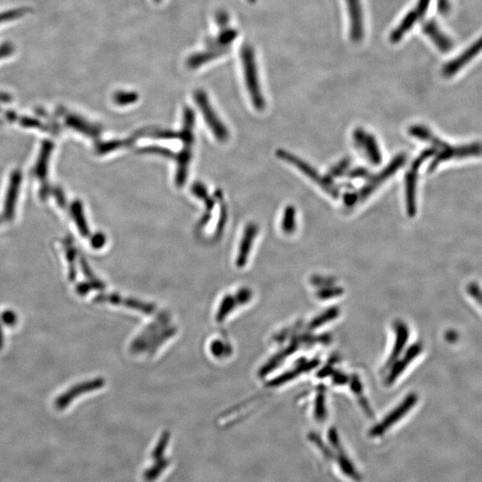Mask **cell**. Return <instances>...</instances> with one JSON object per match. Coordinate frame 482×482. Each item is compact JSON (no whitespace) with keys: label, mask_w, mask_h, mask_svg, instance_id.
Here are the masks:
<instances>
[{"label":"cell","mask_w":482,"mask_h":482,"mask_svg":"<svg viewBox=\"0 0 482 482\" xmlns=\"http://www.w3.org/2000/svg\"><path fill=\"white\" fill-rule=\"evenodd\" d=\"M100 386L101 381L100 379L82 383V384L75 386V387L70 389L69 391H67L57 398L55 407L59 410L66 409L68 405L73 401V399L77 398L78 396L84 394V392L93 391V389L100 388Z\"/></svg>","instance_id":"cell-13"},{"label":"cell","mask_w":482,"mask_h":482,"mask_svg":"<svg viewBox=\"0 0 482 482\" xmlns=\"http://www.w3.org/2000/svg\"><path fill=\"white\" fill-rule=\"evenodd\" d=\"M310 439L312 442H314L316 446H317V448L320 449L322 454L324 455V458H326L327 460H333V459H335L333 453L331 452V450L329 449L327 446L321 442V439H319L317 436L312 435Z\"/></svg>","instance_id":"cell-29"},{"label":"cell","mask_w":482,"mask_h":482,"mask_svg":"<svg viewBox=\"0 0 482 482\" xmlns=\"http://www.w3.org/2000/svg\"><path fill=\"white\" fill-rule=\"evenodd\" d=\"M52 146H53L51 144V142H45L43 151L40 153L39 161H38L36 167V174L37 176L40 179V180H45V177H46L47 162H49V158L51 150H52Z\"/></svg>","instance_id":"cell-22"},{"label":"cell","mask_w":482,"mask_h":482,"mask_svg":"<svg viewBox=\"0 0 482 482\" xmlns=\"http://www.w3.org/2000/svg\"><path fill=\"white\" fill-rule=\"evenodd\" d=\"M195 100H196L197 105H199L201 111H202L204 118L206 122L209 124L210 129L216 135V138L220 142H225L228 140L229 133L225 124L221 122L218 116H216V112L213 111L212 105H210L209 98L203 91H197L195 92Z\"/></svg>","instance_id":"cell-6"},{"label":"cell","mask_w":482,"mask_h":482,"mask_svg":"<svg viewBox=\"0 0 482 482\" xmlns=\"http://www.w3.org/2000/svg\"><path fill=\"white\" fill-rule=\"evenodd\" d=\"M416 395H411L410 397H408L407 400L404 402L403 405H401L400 408H398V409L396 410L394 413L389 414V416L386 418L385 420L382 421V423H379L377 426L373 428V429L371 430V433H370V435L372 437L381 436L382 434L384 433L389 427L397 423L398 419H401V418L405 416V414L409 411L411 408L416 404Z\"/></svg>","instance_id":"cell-12"},{"label":"cell","mask_w":482,"mask_h":482,"mask_svg":"<svg viewBox=\"0 0 482 482\" xmlns=\"http://www.w3.org/2000/svg\"><path fill=\"white\" fill-rule=\"evenodd\" d=\"M369 172L368 171H366V169H356L355 171L352 172V176L353 177H361V178H366L368 177Z\"/></svg>","instance_id":"cell-36"},{"label":"cell","mask_w":482,"mask_h":482,"mask_svg":"<svg viewBox=\"0 0 482 482\" xmlns=\"http://www.w3.org/2000/svg\"><path fill=\"white\" fill-rule=\"evenodd\" d=\"M170 462L171 461L167 458L161 459V460L153 462L152 465H150L143 472V479H144L146 482L156 481L161 476L163 472L167 470L169 465H170Z\"/></svg>","instance_id":"cell-20"},{"label":"cell","mask_w":482,"mask_h":482,"mask_svg":"<svg viewBox=\"0 0 482 482\" xmlns=\"http://www.w3.org/2000/svg\"><path fill=\"white\" fill-rule=\"evenodd\" d=\"M349 160H344L340 163V164L337 165V167L331 169L330 172L331 175H333V176H340V175L342 174L343 172L347 170V167H349Z\"/></svg>","instance_id":"cell-30"},{"label":"cell","mask_w":482,"mask_h":482,"mask_svg":"<svg viewBox=\"0 0 482 482\" xmlns=\"http://www.w3.org/2000/svg\"><path fill=\"white\" fill-rule=\"evenodd\" d=\"M144 153H158V154L165 155L167 156H174V153L169 151L168 149H163L159 148H146L143 150Z\"/></svg>","instance_id":"cell-32"},{"label":"cell","mask_w":482,"mask_h":482,"mask_svg":"<svg viewBox=\"0 0 482 482\" xmlns=\"http://www.w3.org/2000/svg\"><path fill=\"white\" fill-rule=\"evenodd\" d=\"M113 100L118 105H130L139 100V95L136 92L117 91L114 95Z\"/></svg>","instance_id":"cell-26"},{"label":"cell","mask_w":482,"mask_h":482,"mask_svg":"<svg viewBox=\"0 0 482 482\" xmlns=\"http://www.w3.org/2000/svg\"><path fill=\"white\" fill-rule=\"evenodd\" d=\"M216 21L219 27L223 28H226L229 24V15L227 13L220 11L216 14Z\"/></svg>","instance_id":"cell-31"},{"label":"cell","mask_w":482,"mask_h":482,"mask_svg":"<svg viewBox=\"0 0 482 482\" xmlns=\"http://www.w3.org/2000/svg\"><path fill=\"white\" fill-rule=\"evenodd\" d=\"M430 1H432V0H419V1L417 2L416 8L405 15L400 24H399L391 33L389 40H391V43H398V41L403 39L405 33H407L408 31L411 30L412 27H413L417 22H419L420 19L424 17L428 8H429Z\"/></svg>","instance_id":"cell-7"},{"label":"cell","mask_w":482,"mask_h":482,"mask_svg":"<svg viewBox=\"0 0 482 482\" xmlns=\"http://www.w3.org/2000/svg\"><path fill=\"white\" fill-rule=\"evenodd\" d=\"M409 133L412 136L430 142L432 145L435 158L433 159L429 167V171L432 172L439 167L442 163L452 160V159H461L471 158V156H482V143L475 142L472 144L462 146H452L449 143L442 142L437 138L428 128L423 126H414L410 128Z\"/></svg>","instance_id":"cell-1"},{"label":"cell","mask_w":482,"mask_h":482,"mask_svg":"<svg viewBox=\"0 0 482 482\" xmlns=\"http://www.w3.org/2000/svg\"><path fill=\"white\" fill-rule=\"evenodd\" d=\"M169 439H170V434L167 432L162 434L161 438L159 439L151 453L153 461H158L165 458V451H167Z\"/></svg>","instance_id":"cell-24"},{"label":"cell","mask_w":482,"mask_h":482,"mask_svg":"<svg viewBox=\"0 0 482 482\" xmlns=\"http://www.w3.org/2000/svg\"><path fill=\"white\" fill-rule=\"evenodd\" d=\"M20 183L21 174L18 171H15L12 175L10 186H9L8 193L6 195L5 216L8 219H12L13 216H14L15 205V202H17Z\"/></svg>","instance_id":"cell-16"},{"label":"cell","mask_w":482,"mask_h":482,"mask_svg":"<svg viewBox=\"0 0 482 482\" xmlns=\"http://www.w3.org/2000/svg\"><path fill=\"white\" fill-rule=\"evenodd\" d=\"M193 193L196 195L197 197L205 201L207 209L210 212L213 209V201L210 199L207 195L206 187L202 183H196L193 186Z\"/></svg>","instance_id":"cell-27"},{"label":"cell","mask_w":482,"mask_h":482,"mask_svg":"<svg viewBox=\"0 0 482 482\" xmlns=\"http://www.w3.org/2000/svg\"><path fill=\"white\" fill-rule=\"evenodd\" d=\"M335 449L338 451V455L335 458V460H337L338 465L342 472L347 475V477L352 479V480L359 482L362 481V476L359 474V472L356 470L354 467L352 462L347 458V455L345 454L341 446H337Z\"/></svg>","instance_id":"cell-19"},{"label":"cell","mask_w":482,"mask_h":482,"mask_svg":"<svg viewBox=\"0 0 482 482\" xmlns=\"http://www.w3.org/2000/svg\"><path fill=\"white\" fill-rule=\"evenodd\" d=\"M72 212L73 219L77 225L79 231L84 237H87L89 235V229L87 223L85 221L84 212H82V204L80 202H75L72 206Z\"/></svg>","instance_id":"cell-23"},{"label":"cell","mask_w":482,"mask_h":482,"mask_svg":"<svg viewBox=\"0 0 482 482\" xmlns=\"http://www.w3.org/2000/svg\"><path fill=\"white\" fill-rule=\"evenodd\" d=\"M349 17V37L353 43H359L365 36L363 6L361 0H346Z\"/></svg>","instance_id":"cell-8"},{"label":"cell","mask_w":482,"mask_h":482,"mask_svg":"<svg viewBox=\"0 0 482 482\" xmlns=\"http://www.w3.org/2000/svg\"><path fill=\"white\" fill-rule=\"evenodd\" d=\"M66 123L69 126L75 128V130L86 134V135L92 137V138H97L100 133L98 128H95L91 124L86 123L84 120L81 119L78 116H70L67 117Z\"/></svg>","instance_id":"cell-21"},{"label":"cell","mask_w":482,"mask_h":482,"mask_svg":"<svg viewBox=\"0 0 482 482\" xmlns=\"http://www.w3.org/2000/svg\"><path fill=\"white\" fill-rule=\"evenodd\" d=\"M241 59L244 69L246 85L252 102L257 110H263L266 107V101L262 94L255 51L250 45L246 44L241 47Z\"/></svg>","instance_id":"cell-2"},{"label":"cell","mask_w":482,"mask_h":482,"mask_svg":"<svg viewBox=\"0 0 482 482\" xmlns=\"http://www.w3.org/2000/svg\"><path fill=\"white\" fill-rule=\"evenodd\" d=\"M3 320H4L6 324H15V321H17V315L10 311L5 312L4 315H3Z\"/></svg>","instance_id":"cell-33"},{"label":"cell","mask_w":482,"mask_h":482,"mask_svg":"<svg viewBox=\"0 0 482 482\" xmlns=\"http://www.w3.org/2000/svg\"><path fill=\"white\" fill-rule=\"evenodd\" d=\"M277 154L280 159L289 162V164H292L294 167L302 171L303 174H305L306 176L310 178L312 181H314L316 184H318L322 190L326 191L331 197H338L340 191H338L337 186H335L331 178L322 176V175L315 170L311 165L306 164V162L302 161L301 159L296 158V156L290 154L289 152L284 151V150H279Z\"/></svg>","instance_id":"cell-4"},{"label":"cell","mask_w":482,"mask_h":482,"mask_svg":"<svg viewBox=\"0 0 482 482\" xmlns=\"http://www.w3.org/2000/svg\"><path fill=\"white\" fill-rule=\"evenodd\" d=\"M3 347V334H2V331H1V326H0V349H2Z\"/></svg>","instance_id":"cell-37"},{"label":"cell","mask_w":482,"mask_h":482,"mask_svg":"<svg viewBox=\"0 0 482 482\" xmlns=\"http://www.w3.org/2000/svg\"><path fill=\"white\" fill-rule=\"evenodd\" d=\"M154 2L158 3H158L162 2V0H154Z\"/></svg>","instance_id":"cell-39"},{"label":"cell","mask_w":482,"mask_h":482,"mask_svg":"<svg viewBox=\"0 0 482 482\" xmlns=\"http://www.w3.org/2000/svg\"><path fill=\"white\" fill-rule=\"evenodd\" d=\"M469 295L475 300L482 308V289L476 283H470L466 287Z\"/></svg>","instance_id":"cell-28"},{"label":"cell","mask_w":482,"mask_h":482,"mask_svg":"<svg viewBox=\"0 0 482 482\" xmlns=\"http://www.w3.org/2000/svg\"><path fill=\"white\" fill-rule=\"evenodd\" d=\"M356 145L365 153L369 161L378 165L382 162V153L375 137L361 128H357L353 134Z\"/></svg>","instance_id":"cell-10"},{"label":"cell","mask_w":482,"mask_h":482,"mask_svg":"<svg viewBox=\"0 0 482 482\" xmlns=\"http://www.w3.org/2000/svg\"><path fill=\"white\" fill-rule=\"evenodd\" d=\"M481 50L482 36L480 39L475 41L472 46L469 47L465 52H462L460 56L446 63V65L443 67L442 75L446 78L452 77V76H454L460 71L462 67L467 65L472 59H474V57L478 55Z\"/></svg>","instance_id":"cell-11"},{"label":"cell","mask_w":482,"mask_h":482,"mask_svg":"<svg viewBox=\"0 0 482 482\" xmlns=\"http://www.w3.org/2000/svg\"><path fill=\"white\" fill-rule=\"evenodd\" d=\"M435 154L433 149H427L423 152L414 162L410 171L405 176V196H407V209L409 216L413 217L416 213V183L418 170L428 158H432Z\"/></svg>","instance_id":"cell-5"},{"label":"cell","mask_w":482,"mask_h":482,"mask_svg":"<svg viewBox=\"0 0 482 482\" xmlns=\"http://www.w3.org/2000/svg\"><path fill=\"white\" fill-rule=\"evenodd\" d=\"M257 226L251 223L248 225L245 229L243 239H242L241 248H239V253L238 257V266H243L246 261L248 259V253H250L252 244H253L255 235L257 234Z\"/></svg>","instance_id":"cell-17"},{"label":"cell","mask_w":482,"mask_h":482,"mask_svg":"<svg viewBox=\"0 0 482 482\" xmlns=\"http://www.w3.org/2000/svg\"><path fill=\"white\" fill-rule=\"evenodd\" d=\"M229 52L228 50H206L204 52L195 54L190 57L188 59L187 65L191 69L197 68L201 66L205 65L206 63L212 61L216 59H219L225 54Z\"/></svg>","instance_id":"cell-18"},{"label":"cell","mask_w":482,"mask_h":482,"mask_svg":"<svg viewBox=\"0 0 482 482\" xmlns=\"http://www.w3.org/2000/svg\"><path fill=\"white\" fill-rule=\"evenodd\" d=\"M283 231L285 233L294 232L296 229V210L294 206H288L284 210L283 223Z\"/></svg>","instance_id":"cell-25"},{"label":"cell","mask_w":482,"mask_h":482,"mask_svg":"<svg viewBox=\"0 0 482 482\" xmlns=\"http://www.w3.org/2000/svg\"><path fill=\"white\" fill-rule=\"evenodd\" d=\"M405 158L404 156H399L392 161L389 167L384 170L379 172V174L370 179L367 183L355 193H349L345 196V205L347 207H353L365 201L370 195L372 194L373 191L378 189L379 185L384 183L388 178L393 175L398 169L400 168L405 164Z\"/></svg>","instance_id":"cell-3"},{"label":"cell","mask_w":482,"mask_h":482,"mask_svg":"<svg viewBox=\"0 0 482 482\" xmlns=\"http://www.w3.org/2000/svg\"><path fill=\"white\" fill-rule=\"evenodd\" d=\"M21 123L27 127H43L38 121L31 120L30 118H22Z\"/></svg>","instance_id":"cell-35"},{"label":"cell","mask_w":482,"mask_h":482,"mask_svg":"<svg viewBox=\"0 0 482 482\" xmlns=\"http://www.w3.org/2000/svg\"><path fill=\"white\" fill-rule=\"evenodd\" d=\"M238 38V31L232 28H223L216 37L209 38L206 41L207 50H228L229 47Z\"/></svg>","instance_id":"cell-15"},{"label":"cell","mask_w":482,"mask_h":482,"mask_svg":"<svg viewBox=\"0 0 482 482\" xmlns=\"http://www.w3.org/2000/svg\"><path fill=\"white\" fill-rule=\"evenodd\" d=\"M423 31L442 52L446 53L452 50V40L445 33H442L439 25L437 24V22L433 19L424 22Z\"/></svg>","instance_id":"cell-14"},{"label":"cell","mask_w":482,"mask_h":482,"mask_svg":"<svg viewBox=\"0 0 482 482\" xmlns=\"http://www.w3.org/2000/svg\"><path fill=\"white\" fill-rule=\"evenodd\" d=\"M193 126H184L183 132L181 133V139L184 142L183 151L179 155L176 183L178 186H183L187 178L188 167L191 159V146L193 142Z\"/></svg>","instance_id":"cell-9"},{"label":"cell","mask_w":482,"mask_h":482,"mask_svg":"<svg viewBox=\"0 0 482 482\" xmlns=\"http://www.w3.org/2000/svg\"><path fill=\"white\" fill-rule=\"evenodd\" d=\"M91 242L92 246H94L95 248H101L105 243L104 235L100 234H100H96Z\"/></svg>","instance_id":"cell-34"},{"label":"cell","mask_w":482,"mask_h":482,"mask_svg":"<svg viewBox=\"0 0 482 482\" xmlns=\"http://www.w3.org/2000/svg\"><path fill=\"white\" fill-rule=\"evenodd\" d=\"M255 1H257V0H248V2L252 3V4H253V3H255Z\"/></svg>","instance_id":"cell-38"}]
</instances>
